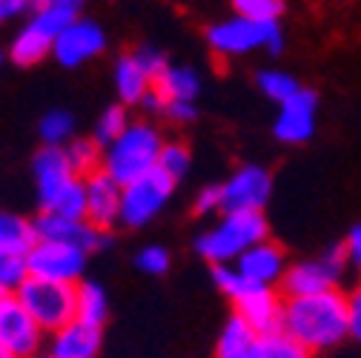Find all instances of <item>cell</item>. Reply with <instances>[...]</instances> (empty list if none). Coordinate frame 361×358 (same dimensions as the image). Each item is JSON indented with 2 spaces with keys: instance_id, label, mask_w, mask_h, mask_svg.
Here are the masks:
<instances>
[{
  "instance_id": "cell-1",
  "label": "cell",
  "mask_w": 361,
  "mask_h": 358,
  "mask_svg": "<svg viewBox=\"0 0 361 358\" xmlns=\"http://www.w3.org/2000/svg\"><path fill=\"white\" fill-rule=\"evenodd\" d=\"M281 333L298 341L304 350L327 352L350 338V304L347 292L327 290L307 298H284Z\"/></svg>"
},
{
  "instance_id": "cell-2",
  "label": "cell",
  "mask_w": 361,
  "mask_h": 358,
  "mask_svg": "<svg viewBox=\"0 0 361 358\" xmlns=\"http://www.w3.org/2000/svg\"><path fill=\"white\" fill-rule=\"evenodd\" d=\"M267 238H269V227L264 212H230L195 241V249L201 258L218 266V264H235L247 249H252Z\"/></svg>"
},
{
  "instance_id": "cell-3",
  "label": "cell",
  "mask_w": 361,
  "mask_h": 358,
  "mask_svg": "<svg viewBox=\"0 0 361 358\" xmlns=\"http://www.w3.org/2000/svg\"><path fill=\"white\" fill-rule=\"evenodd\" d=\"M161 149V138L149 123H129L123 135L106 147L104 172L121 187H129L138 178L158 169Z\"/></svg>"
},
{
  "instance_id": "cell-4",
  "label": "cell",
  "mask_w": 361,
  "mask_h": 358,
  "mask_svg": "<svg viewBox=\"0 0 361 358\" xmlns=\"http://www.w3.org/2000/svg\"><path fill=\"white\" fill-rule=\"evenodd\" d=\"M15 295L47 335H55L78 321V284H58L29 276Z\"/></svg>"
},
{
  "instance_id": "cell-5",
  "label": "cell",
  "mask_w": 361,
  "mask_h": 358,
  "mask_svg": "<svg viewBox=\"0 0 361 358\" xmlns=\"http://www.w3.org/2000/svg\"><path fill=\"white\" fill-rule=\"evenodd\" d=\"M209 47L221 55H244L252 52L255 47H267L273 55L281 52V29L279 20H247V18H233V20H224L215 23L207 32Z\"/></svg>"
},
{
  "instance_id": "cell-6",
  "label": "cell",
  "mask_w": 361,
  "mask_h": 358,
  "mask_svg": "<svg viewBox=\"0 0 361 358\" xmlns=\"http://www.w3.org/2000/svg\"><path fill=\"white\" fill-rule=\"evenodd\" d=\"M172 190H175V178L166 175L164 169H152L149 175L138 178L135 184L123 187L121 223H126V227H144V223H149L164 209Z\"/></svg>"
},
{
  "instance_id": "cell-7",
  "label": "cell",
  "mask_w": 361,
  "mask_h": 358,
  "mask_svg": "<svg viewBox=\"0 0 361 358\" xmlns=\"http://www.w3.org/2000/svg\"><path fill=\"white\" fill-rule=\"evenodd\" d=\"M86 255L89 252H83L80 247L37 241L26 255V266L32 278L58 281V284H80V276L86 270Z\"/></svg>"
},
{
  "instance_id": "cell-8",
  "label": "cell",
  "mask_w": 361,
  "mask_h": 358,
  "mask_svg": "<svg viewBox=\"0 0 361 358\" xmlns=\"http://www.w3.org/2000/svg\"><path fill=\"white\" fill-rule=\"evenodd\" d=\"M69 23H75V15L72 12H61V9H49V12L35 15L32 23L12 43V61L18 66H32V63L43 61L49 55V49H55L61 32Z\"/></svg>"
},
{
  "instance_id": "cell-9",
  "label": "cell",
  "mask_w": 361,
  "mask_h": 358,
  "mask_svg": "<svg viewBox=\"0 0 361 358\" xmlns=\"http://www.w3.org/2000/svg\"><path fill=\"white\" fill-rule=\"evenodd\" d=\"M32 227H35L37 241L69 244V247H80L83 252H98L112 244L109 233L92 227V223L83 218H63V215H52V212H40L32 221Z\"/></svg>"
},
{
  "instance_id": "cell-10",
  "label": "cell",
  "mask_w": 361,
  "mask_h": 358,
  "mask_svg": "<svg viewBox=\"0 0 361 358\" xmlns=\"http://www.w3.org/2000/svg\"><path fill=\"white\" fill-rule=\"evenodd\" d=\"M273 195V175L264 166H241L227 184H221V209L230 212H261Z\"/></svg>"
},
{
  "instance_id": "cell-11",
  "label": "cell",
  "mask_w": 361,
  "mask_h": 358,
  "mask_svg": "<svg viewBox=\"0 0 361 358\" xmlns=\"http://www.w3.org/2000/svg\"><path fill=\"white\" fill-rule=\"evenodd\" d=\"M43 341H47V333L35 324V319L18 301V295H9L6 301H0V344H4L15 358L40 355Z\"/></svg>"
},
{
  "instance_id": "cell-12",
  "label": "cell",
  "mask_w": 361,
  "mask_h": 358,
  "mask_svg": "<svg viewBox=\"0 0 361 358\" xmlns=\"http://www.w3.org/2000/svg\"><path fill=\"white\" fill-rule=\"evenodd\" d=\"M233 312L241 316L250 327H255L264 338L281 333V312H284V295H279L273 287H258L250 284L235 301Z\"/></svg>"
},
{
  "instance_id": "cell-13",
  "label": "cell",
  "mask_w": 361,
  "mask_h": 358,
  "mask_svg": "<svg viewBox=\"0 0 361 358\" xmlns=\"http://www.w3.org/2000/svg\"><path fill=\"white\" fill-rule=\"evenodd\" d=\"M123 206V187L101 169L86 178V221L92 227L109 233L121 221Z\"/></svg>"
},
{
  "instance_id": "cell-14",
  "label": "cell",
  "mask_w": 361,
  "mask_h": 358,
  "mask_svg": "<svg viewBox=\"0 0 361 358\" xmlns=\"http://www.w3.org/2000/svg\"><path fill=\"white\" fill-rule=\"evenodd\" d=\"M315 112H319V95L312 89H301L295 98L281 104L276 118V138L284 144H304L315 132Z\"/></svg>"
},
{
  "instance_id": "cell-15",
  "label": "cell",
  "mask_w": 361,
  "mask_h": 358,
  "mask_svg": "<svg viewBox=\"0 0 361 358\" xmlns=\"http://www.w3.org/2000/svg\"><path fill=\"white\" fill-rule=\"evenodd\" d=\"M338 273L319 255V258H307L290 264V270L281 281V295L284 298H307V295H319L327 290H338Z\"/></svg>"
},
{
  "instance_id": "cell-16",
  "label": "cell",
  "mask_w": 361,
  "mask_h": 358,
  "mask_svg": "<svg viewBox=\"0 0 361 358\" xmlns=\"http://www.w3.org/2000/svg\"><path fill=\"white\" fill-rule=\"evenodd\" d=\"M235 270L250 281V284H258V287H276L284 281L290 264L284 258V249L273 241H261L255 244L252 249H247L238 261H235Z\"/></svg>"
},
{
  "instance_id": "cell-17",
  "label": "cell",
  "mask_w": 361,
  "mask_h": 358,
  "mask_svg": "<svg viewBox=\"0 0 361 358\" xmlns=\"http://www.w3.org/2000/svg\"><path fill=\"white\" fill-rule=\"evenodd\" d=\"M104 47H106V37H104L98 23H92V20H75V23H69L61 32V37H58L52 52H55V58L63 66H78V63L89 61L92 55H98Z\"/></svg>"
},
{
  "instance_id": "cell-18",
  "label": "cell",
  "mask_w": 361,
  "mask_h": 358,
  "mask_svg": "<svg viewBox=\"0 0 361 358\" xmlns=\"http://www.w3.org/2000/svg\"><path fill=\"white\" fill-rule=\"evenodd\" d=\"M101 341H104L101 327L72 321L61 333L49 335V355L52 358H98Z\"/></svg>"
},
{
  "instance_id": "cell-19",
  "label": "cell",
  "mask_w": 361,
  "mask_h": 358,
  "mask_svg": "<svg viewBox=\"0 0 361 358\" xmlns=\"http://www.w3.org/2000/svg\"><path fill=\"white\" fill-rule=\"evenodd\" d=\"M261 347L264 335L233 312L215 341V358H261Z\"/></svg>"
},
{
  "instance_id": "cell-20",
  "label": "cell",
  "mask_w": 361,
  "mask_h": 358,
  "mask_svg": "<svg viewBox=\"0 0 361 358\" xmlns=\"http://www.w3.org/2000/svg\"><path fill=\"white\" fill-rule=\"evenodd\" d=\"M115 86H118V95H121L123 104H141L149 95L152 80L141 69L138 58H135V55H123L118 61V69H115Z\"/></svg>"
},
{
  "instance_id": "cell-21",
  "label": "cell",
  "mask_w": 361,
  "mask_h": 358,
  "mask_svg": "<svg viewBox=\"0 0 361 358\" xmlns=\"http://www.w3.org/2000/svg\"><path fill=\"white\" fill-rule=\"evenodd\" d=\"M152 89L166 104H172V101H190L192 104L195 95L201 92V80H198V75L192 69L175 66V69H166V75L158 83H152Z\"/></svg>"
},
{
  "instance_id": "cell-22",
  "label": "cell",
  "mask_w": 361,
  "mask_h": 358,
  "mask_svg": "<svg viewBox=\"0 0 361 358\" xmlns=\"http://www.w3.org/2000/svg\"><path fill=\"white\" fill-rule=\"evenodd\" d=\"M106 316H109L106 290L101 284H95V281H80L78 284V321L104 330Z\"/></svg>"
},
{
  "instance_id": "cell-23",
  "label": "cell",
  "mask_w": 361,
  "mask_h": 358,
  "mask_svg": "<svg viewBox=\"0 0 361 358\" xmlns=\"http://www.w3.org/2000/svg\"><path fill=\"white\" fill-rule=\"evenodd\" d=\"M37 244L35 238V227L12 212H0V249L4 252H18V255H29V249Z\"/></svg>"
},
{
  "instance_id": "cell-24",
  "label": "cell",
  "mask_w": 361,
  "mask_h": 358,
  "mask_svg": "<svg viewBox=\"0 0 361 358\" xmlns=\"http://www.w3.org/2000/svg\"><path fill=\"white\" fill-rule=\"evenodd\" d=\"M258 89L269 98V101H276L279 106L287 104L290 98H295L301 92V86L293 75L287 72H279V69H269V72H261L258 75Z\"/></svg>"
},
{
  "instance_id": "cell-25",
  "label": "cell",
  "mask_w": 361,
  "mask_h": 358,
  "mask_svg": "<svg viewBox=\"0 0 361 358\" xmlns=\"http://www.w3.org/2000/svg\"><path fill=\"white\" fill-rule=\"evenodd\" d=\"M66 158H69L72 172H75L78 178H83V181H86L89 175L101 172L98 166L104 163V161H101V149H98L95 141H72V144L66 147Z\"/></svg>"
},
{
  "instance_id": "cell-26",
  "label": "cell",
  "mask_w": 361,
  "mask_h": 358,
  "mask_svg": "<svg viewBox=\"0 0 361 358\" xmlns=\"http://www.w3.org/2000/svg\"><path fill=\"white\" fill-rule=\"evenodd\" d=\"M29 278V266H26V255L18 252H4L0 249V290L6 292H18L20 284Z\"/></svg>"
},
{
  "instance_id": "cell-27",
  "label": "cell",
  "mask_w": 361,
  "mask_h": 358,
  "mask_svg": "<svg viewBox=\"0 0 361 358\" xmlns=\"http://www.w3.org/2000/svg\"><path fill=\"white\" fill-rule=\"evenodd\" d=\"M233 6L238 12V18L247 20H279L284 12V0H233Z\"/></svg>"
},
{
  "instance_id": "cell-28",
  "label": "cell",
  "mask_w": 361,
  "mask_h": 358,
  "mask_svg": "<svg viewBox=\"0 0 361 358\" xmlns=\"http://www.w3.org/2000/svg\"><path fill=\"white\" fill-rule=\"evenodd\" d=\"M261 358H315V355L304 350L298 341H293L287 333H273L264 338Z\"/></svg>"
},
{
  "instance_id": "cell-29",
  "label": "cell",
  "mask_w": 361,
  "mask_h": 358,
  "mask_svg": "<svg viewBox=\"0 0 361 358\" xmlns=\"http://www.w3.org/2000/svg\"><path fill=\"white\" fill-rule=\"evenodd\" d=\"M126 112L121 109V106H109L104 115H101V121H98V126H95V144L101 147H109V144H115L123 132H126Z\"/></svg>"
},
{
  "instance_id": "cell-30",
  "label": "cell",
  "mask_w": 361,
  "mask_h": 358,
  "mask_svg": "<svg viewBox=\"0 0 361 358\" xmlns=\"http://www.w3.org/2000/svg\"><path fill=\"white\" fill-rule=\"evenodd\" d=\"M72 115L69 112H49V115H43L40 121V138L47 141V147H58L69 138V132H72Z\"/></svg>"
},
{
  "instance_id": "cell-31",
  "label": "cell",
  "mask_w": 361,
  "mask_h": 358,
  "mask_svg": "<svg viewBox=\"0 0 361 358\" xmlns=\"http://www.w3.org/2000/svg\"><path fill=\"white\" fill-rule=\"evenodd\" d=\"M212 281L230 301H235L250 287V281L235 270V264H218V266H212Z\"/></svg>"
},
{
  "instance_id": "cell-32",
  "label": "cell",
  "mask_w": 361,
  "mask_h": 358,
  "mask_svg": "<svg viewBox=\"0 0 361 358\" xmlns=\"http://www.w3.org/2000/svg\"><path fill=\"white\" fill-rule=\"evenodd\" d=\"M187 166H190V152H187L184 147H180V144H169V147H164V149H161L158 169H164L166 175H172L175 181L187 172Z\"/></svg>"
},
{
  "instance_id": "cell-33",
  "label": "cell",
  "mask_w": 361,
  "mask_h": 358,
  "mask_svg": "<svg viewBox=\"0 0 361 358\" xmlns=\"http://www.w3.org/2000/svg\"><path fill=\"white\" fill-rule=\"evenodd\" d=\"M135 264H138V270H144L147 276H164L169 270V252L164 247H147L138 252Z\"/></svg>"
},
{
  "instance_id": "cell-34",
  "label": "cell",
  "mask_w": 361,
  "mask_h": 358,
  "mask_svg": "<svg viewBox=\"0 0 361 358\" xmlns=\"http://www.w3.org/2000/svg\"><path fill=\"white\" fill-rule=\"evenodd\" d=\"M135 58H138V63H141V69L149 75V80L152 83H158L164 75H166V58L158 52V49H149V47H144V49H138L135 52Z\"/></svg>"
},
{
  "instance_id": "cell-35",
  "label": "cell",
  "mask_w": 361,
  "mask_h": 358,
  "mask_svg": "<svg viewBox=\"0 0 361 358\" xmlns=\"http://www.w3.org/2000/svg\"><path fill=\"white\" fill-rule=\"evenodd\" d=\"M347 304H350V338H355L361 344V278L347 292Z\"/></svg>"
},
{
  "instance_id": "cell-36",
  "label": "cell",
  "mask_w": 361,
  "mask_h": 358,
  "mask_svg": "<svg viewBox=\"0 0 361 358\" xmlns=\"http://www.w3.org/2000/svg\"><path fill=\"white\" fill-rule=\"evenodd\" d=\"M344 249H347V261H350V270H355L361 276V223L347 233L344 238Z\"/></svg>"
},
{
  "instance_id": "cell-37",
  "label": "cell",
  "mask_w": 361,
  "mask_h": 358,
  "mask_svg": "<svg viewBox=\"0 0 361 358\" xmlns=\"http://www.w3.org/2000/svg\"><path fill=\"white\" fill-rule=\"evenodd\" d=\"M212 209H221V187H207L195 198V212L198 215H207Z\"/></svg>"
},
{
  "instance_id": "cell-38",
  "label": "cell",
  "mask_w": 361,
  "mask_h": 358,
  "mask_svg": "<svg viewBox=\"0 0 361 358\" xmlns=\"http://www.w3.org/2000/svg\"><path fill=\"white\" fill-rule=\"evenodd\" d=\"M172 121H192L195 118V106L190 104V101H172V104H166V109H164Z\"/></svg>"
},
{
  "instance_id": "cell-39",
  "label": "cell",
  "mask_w": 361,
  "mask_h": 358,
  "mask_svg": "<svg viewBox=\"0 0 361 358\" xmlns=\"http://www.w3.org/2000/svg\"><path fill=\"white\" fill-rule=\"evenodd\" d=\"M26 6V0H0V20H9L15 15H20Z\"/></svg>"
},
{
  "instance_id": "cell-40",
  "label": "cell",
  "mask_w": 361,
  "mask_h": 358,
  "mask_svg": "<svg viewBox=\"0 0 361 358\" xmlns=\"http://www.w3.org/2000/svg\"><path fill=\"white\" fill-rule=\"evenodd\" d=\"M52 4H55V0H26V6H29V9H35V15L49 12V9H52Z\"/></svg>"
},
{
  "instance_id": "cell-41",
  "label": "cell",
  "mask_w": 361,
  "mask_h": 358,
  "mask_svg": "<svg viewBox=\"0 0 361 358\" xmlns=\"http://www.w3.org/2000/svg\"><path fill=\"white\" fill-rule=\"evenodd\" d=\"M0 358H15V355H12V352H9L4 344H0Z\"/></svg>"
},
{
  "instance_id": "cell-42",
  "label": "cell",
  "mask_w": 361,
  "mask_h": 358,
  "mask_svg": "<svg viewBox=\"0 0 361 358\" xmlns=\"http://www.w3.org/2000/svg\"><path fill=\"white\" fill-rule=\"evenodd\" d=\"M35 358H52V355H49V352H40V355H35Z\"/></svg>"
}]
</instances>
